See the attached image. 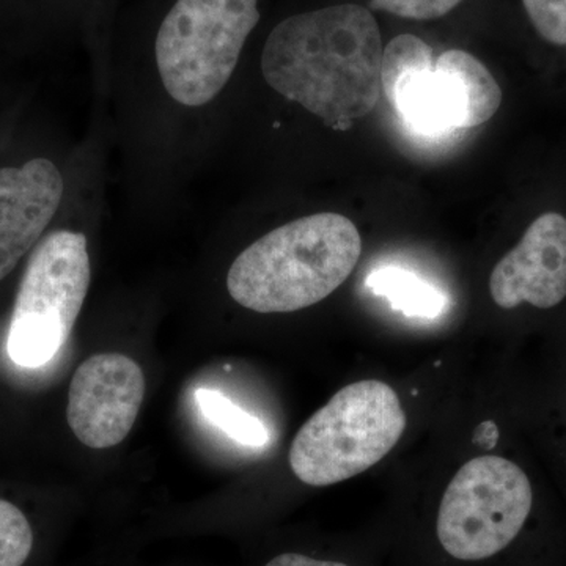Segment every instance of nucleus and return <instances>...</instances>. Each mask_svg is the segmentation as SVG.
I'll list each match as a JSON object with an SVG mask.
<instances>
[{"label":"nucleus","mask_w":566,"mask_h":566,"mask_svg":"<svg viewBox=\"0 0 566 566\" xmlns=\"http://www.w3.org/2000/svg\"><path fill=\"white\" fill-rule=\"evenodd\" d=\"M382 51L371 11L344 3L275 25L264 43L262 73L283 98L345 132L378 103Z\"/></svg>","instance_id":"nucleus-1"},{"label":"nucleus","mask_w":566,"mask_h":566,"mask_svg":"<svg viewBox=\"0 0 566 566\" xmlns=\"http://www.w3.org/2000/svg\"><path fill=\"white\" fill-rule=\"evenodd\" d=\"M363 252L345 216L318 212L277 227L237 256L227 290L259 314H292L322 303L352 275Z\"/></svg>","instance_id":"nucleus-2"},{"label":"nucleus","mask_w":566,"mask_h":566,"mask_svg":"<svg viewBox=\"0 0 566 566\" xmlns=\"http://www.w3.org/2000/svg\"><path fill=\"white\" fill-rule=\"evenodd\" d=\"M405 427V411L392 387L376 379L353 382L297 431L290 468L305 485L345 482L390 453Z\"/></svg>","instance_id":"nucleus-3"},{"label":"nucleus","mask_w":566,"mask_h":566,"mask_svg":"<svg viewBox=\"0 0 566 566\" xmlns=\"http://www.w3.org/2000/svg\"><path fill=\"white\" fill-rule=\"evenodd\" d=\"M259 21V0H177L155 43L167 95L192 109L214 102Z\"/></svg>","instance_id":"nucleus-4"},{"label":"nucleus","mask_w":566,"mask_h":566,"mask_svg":"<svg viewBox=\"0 0 566 566\" xmlns=\"http://www.w3.org/2000/svg\"><path fill=\"white\" fill-rule=\"evenodd\" d=\"M87 238L55 230L33 251L11 314L7 353L14 364L40 368L69 340L91 286Z\"/></svg>","instance_id":"nucleus-5"},{"label":"nucleus","mask_w":566,"mask_h":566,"mask_svg":"<svg viewBox=\"0 0 566 566\" xmlns=\"http://www.w3.org/2000/svg\"><path fill=\"white\" fill-rule=\"evenodd\" d=\"M532 502V485L520 465L501 457L475 458L457 472L442 495L436 538L453 560H488L515 542Z\"/></svg>","instance_id":"nucleus-6"},{"label":"nucleus","mask_w":566,"mask_h":566,"mask_svg":"<svg viewBox=\"0 0 566 566\" xmlns=\"http://www.w3.org/2000/svg\"><path fill=\"white\" fill-rule=\"evenodd\" d=\"M145 376L125 354H95L74 371L66 419L71 431L91 449L125 441L145 398Z\"/></svg>","instance_id":"nucleus-7"},{"label":"nucleus","mask_w":566,"mask_h":566,"mask_svg":"<svg viewBox=\"0 0 566 566\" xmlns=\"http://www.w3.org/2000/svg\"><path fill=\"white\" fill-rule=\"evenodd\" d=\"M490 292L502 308L528 303L556 307L566 297V219L546 212L531 223L521 243L491 273Z\"/></svg>","instance_id":"nucleus-8"},{"label":"nucleus","mask_w":566,"mask_h":566,"mask_svg":"<svg viewBox=\"0 0 566 566\" xmlns=\"http://www.w3.org/2000/svg\"><path fill=\"white\" fill-rule=\"evenodd\" d=\"M65 182L46 158L0 167V281L21 262L50 226Z\"/></svg>","instance_id":"nucleus-9"},{"label":"nucleus","mask_w":566,"mask_h":566,"mask_svg":"<svg viewBox=\"0 0 566 566\" xmlns=\"http://www.w3.org/2000/svg\"><path fill=\"white\" fill-rule=\"evenodd\" d=\"M400 120L423 136L469 129V102L463 81L444 54L433 69L405 74L387 95Z\"/></svg>","instance_id":"nucleus-10"},{"label":"nucleus","mask_w":566,"mask_h":566,"mask_svg":"<svg viewBox=\"0 0 566 566\" xmlns=\"http://www.w3.org/2000/svg\"><path fill=\"white\" fill-rule=\"evenodd\" d=\"M365 286L376 296L386 297L395 312L411 318H438L449 303L441 290L398 266L375 268L365 279Z\"/></svg>","instance_id":"nucleus-11"},{"label":"nucleus","mask_w":566,"mask_h":566,"mask_svg":"<svg viewBox=\"0 0 566 566\" xmlns=\"http://www.w3.org/2000/svg\"><path fill=\"white\" fill-rule=\"evenodd\" d=\"M447 61L463 81L469 102V128L483 125L494 117L502 103V91L493 74L469 52L452 50L444 52Z\"/></svg>","instance_id":"nucleus-12"},{"label":"nucleus","mask_w":566,"mask_h":566,"mask_svg":"<svg viewBox=\"0 0 566 566\" xmlns=\"http://www.w3.org/2000/svg\"><path fill=\"white\" fill-rule=\"evenodd\" d=\"M196 400L202 415L233 441L251 447L266 444L268 431L262 420L232 403L226 395L218 390L199 389Z\"/></svg>","instance_id":"nucleus-13"},{"label":"nucleus","mask_w":566,"mask_h":566,"mask_svg":"<svg viewBox=\"0 0 566 566\" xmlns=\"http://www.w3.org/2000/svg\"><path fill=\"white\" fill-rule=\"evenodd\" d=\"M433 66V52L423 40L415 35L397 36L382 51L381 87L386 96L405 74Z\"/></svg>","instance_id":"nucleus-14"},{"label":"nucleus","mask_w":566,"mask_h":566,"mask_svg":"<svg viewBox=\"0 0 566 566\" xmlns=\"http://www.w3.org/2000/svg\"><path fill=\"white\" fill-rule=\"evenodd\" d=\"M33 545L31 521L17 505L0 499V566H24Z\"/></svg>","instance_id":"nucleus-15"},{"label":"nucleus","mask_w":566,"mask_h":566,"mask_svg":"<svg viewBox=\"0 0 566 566\" xmlns=\"http://www.w3.org/2000/svg\"><path fill=\"white\" fill-rule=\"evenodd\" d=\"M536 32L549 43L566 46V0H523Z\"/></svg>","instance_id":"nucleus-16"},{"label":"nucleus","mask_w":566,"mask_h":566,"mask_svg":"<svg viewBox=\"0 0 566 566\" xmlns=\"http://www.w3.org/2000/svg\"><path fill=\"white\" fill-rule=\"evenodd\" d=\"M463 0H371L376 10L408 20H436L457 9Z\"/></svg>","instance_id":"nucleus-17"},{"label":"nucleus","mask_w":566,"mask_h":566,"mask_svg":"<svg viewBox=\"0 0 566 566\" xmlns=\"http://www.w3.org/2000/svg\"><path fill=\"white\" fill-rule=\"evenodd\" d=\"M264 566H353L340 560L307 556L303 553H283L271 558Z\"/></svg>","instance_id":"nucleus-18"},{"label":"nucleus","mask_w":566,"mask_h":566,"mask_svg":"<svg viewBox=\"0 0 566 566\" xmlns=\"http://www.w3.org/2000/svg\"><path fill=\"white\" fill-rule=\"evenodd\" d=\"M475 446L482 447L485 450H493L499 441V427L493 420L480 423L475 428L474 438H472Z\"/></svg>","instance_id":"nucleus-19"}]
</instances>
